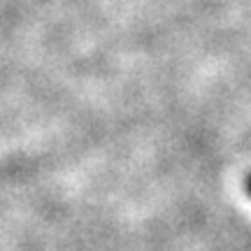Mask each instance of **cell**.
Here are the masks:
<instances>
[{
  "mask_svg": "<svg viewBox=\"0 0 251 251\" xmlns=\"http://www.w3.org/2000/svg\"><path fill=\"white\" fill-rule=\"evenodd\" d=\"M247 193H249V196H251V175H249V177H247Z\"/></svg>",
  "mask_w": 251,
  "mask_h": 251,
  "instance_id": "cell-1",
  "label": "cell"
}]
</instances>
